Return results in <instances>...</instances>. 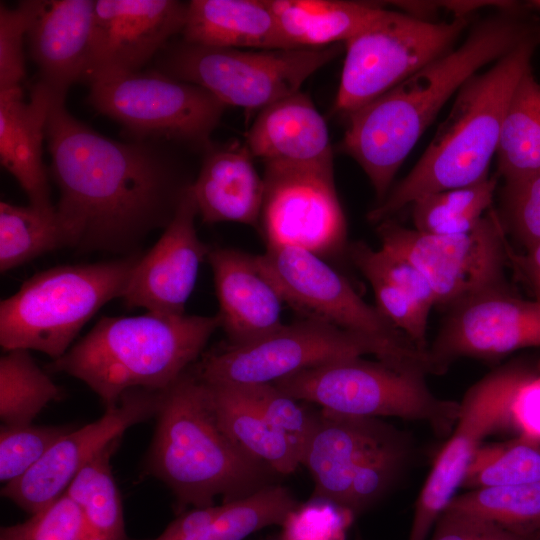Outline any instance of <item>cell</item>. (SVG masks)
Wrapping results in <instances>:
<instances>
[{
	"instance_id": "f546056e",
	"label": "cell",
	"mask_w": 540,
	"mask_h": 540,
	"mask_svg": "<svg viewBox=\"0 0 540 540\" xmlns=\"http://www.w3.org/2000/svg\"><path fill=\"white\" fill-rule=\"evenodd\" d=\"M120 440L116 438L90 460L66 490L82 510L95 540H127L121 497L111 468Z\"/></svg>"
},
{
	"instance_id": "6da1fadb",
	"label": "cell",
	"mask_w": 540,
	"mask_h": 540,
	"mask_svg": "<svg viewBox=\"0 0 540 540\" xmlns=\"http://www.w3.org/2000/svg\"><path fill=\"white\" fill-rule=\"evenodd\" d=\"M54 95L46 137L57 215L70 246L84 252L135 254L173 219L189 182L162 143L121 142L76 119Z\"/></svg>"
},
{
	"instance_id": "9a60e30c",
	"label": "cell",
	"mask_w": 540,
	"mask_h": 540,
	"mask_svg": "<svg viewBox=\"0 0 540 540\" xmlns=\"http://www.w3.org/2000/svg\"><path fill=\"white\" fill-rule=\"evenodd\" d=\"M259 228L266 245L294 246L320 257L346 244L334 170L265 164Z\"/></svg>"
},
{
	"instance_id": "e0dca14e",
	"label": "cell",
	"mask_w": 540,
	"mask_h": 540,
	"mask_svg": "<svg viewBox=\"0 0 540 540\" xmlns=\"http://www.w3.org/2000/svg\"><path fill=\"white\" fill-rule=\"evenodd\" d=\"M161 391H126L101 418L59 439L24 476L4 485L1 495L31 515L49 506L108 444L122 437L128 428L156 416Z\"/></svg>"
},
{
	"instance_id": "3957f363",
	"label": "cell",
	"mask_w": 540,
	"mask_h": 540,
	"mask_svg": "<svg viewBox=\"0 0 540 540\" xmlns=\"http://www.w3.org/2000/svg\"><path fill=\"white\" fill-rule=\"evenodd\" d=\"M146 472L174 494L178 509L228 503L276 484L278 474L224 432L192 366L161 391Z\"/></svg>"
},
{
	"instance_id": "5b68a950",
	"label": "cell",
	"mask_w": 540,
	"mask_h": 540,
	"mask_svg": "<svg viewBox=\"0 0 540 540\" xmlns=\"http://www.w3.org/2000/svg\"><path fill=\"white\" fill-rule=\"evenodd\" d=\"M220 325L218 314L103 317L48 368L84 382L108 408L128 390L168 388Z\"/></svg>"
},
{
	"instance_id": "1f68e13d",
	"label": "cell",
	"mask_w": 540,
	"mask_h": 540,
	"mask_svg": "<svg viewBox=\"0 0 540 540\" xmlns=\"http://www.w3.org/2000/svg\"><path fill=\"white\" fill-rule=\"evenodd\" d=\"M63 390L36 364L26 349L6 351L0 358V418L2 426L31 425Z\"/></svg>"
},
{
	"instance_id": "5bb4252c",
	"label": "cell",
	"mask_w": 540,
	"mask_h": 540,
	"mask_svg": "<svg viewBox=\"0 0 540 540\" xmlns=\"http://www.w3.org/2000/svg\"><path fill=\"white\" fill-rule=\"evenodd\" d=\"M531 373L509 364L486 374L460 402L452 435L439 452L415 503L408 540H426L461 487L466 469L483 439L511 424V404L519 385Z\"/></svg>"
},
{
	"instance_id": "603a6c76",
	"label": "cell",
	"mask_w": 540,
	"mask_h": 540,
	"mask_svg": "<svg viewBox=\"0 0 540 540\" xmlns=\"http://www.w3.org/2000/svg\"><path fill=\"white\" fill-rule=\"evenodd\" d=\"M245 144L264 164L333 169L326 121L301 91L263 108Z\"/></svg>"
},
{
	"instance_id": "7bdbcfd3",
	"label": "cell",
	"mask_w": 540,
	"mask_h": 540,
	"mask_svg": "<svg viewBox=\"0 0 540 540\" xmlns=\"http://www.w3.org/2000/svg\"><path fill=\"white\" fill-rule=\"evenodd\" d=\"M353 515L323 499L299 503L283 523L282 540H343L344 528Z\"/></svg>"
},
{
	"instance_id": "83f0119b",
	"label": "cell",
	"mask_w": 540,
	"mask_h": 540,
	"mask_svg": "<svg viewBox=\"0 0 540 540\" xmlns=\"http://www.w3.org/2000/svg\"><path fill=\"white\" fill-rule=\"evenodd\" d=\"M205 385L220 426L245 453L278 475L291 474L301 465L297 446L245 402L232 385Z\"/></svg>"
},
{
	"instance_id": "f1b7e54d",
	"label": "cell",
	"mask_w": 540,
	"mask_h": 540,
	"mask_svg": "<svg viewBox=\"0 0 540 540\" xmlns=\"http://www.w3.org/2000/svg\"><path fill=\"white\" fill-rule=\"evenodd\" d=\"M495 155L504 181L540 172V83L531 68L508 102Z\"/></svg>"
},
{
	"instance_id": "7dc6e473",
	"label": "cell",
	"mask_w": 540,
	"mask_h": 540,
	"mask_svg": "<svg viewBox=\"0 0 540 540\" xmlns=\"http://www.w3.org/2000/svg\"><path fill=\"white\" fill-rule=\"evenodd\" d=\"M509 261L525 277L535 293L536 300L540 301V242L526 249L524 255L515 254L510 247Z\"/></svg>"
},
{
	"instance_id": "7c38bea8",
	"label": "cell",
	"mask_w": 540,
	"mask_h": 540,
	"mask_svg": "<svg viewBox=\"0 0 540 540\" xmlns=\"http://www.w3.org/2000/svg\"><path fill=\"white\" fill-rule=\"evenodd\" d=\"M469 24V15L432 21L387 10L372 26L344 43L333 110L346 116L386 93L452 50Z\"/></svg>"
},
{
	"instance_id": "30bf717a",
	"label": "cell",
	"mask_w": 540,
	"mask_h": 540,
	"mask_svg": "<svg viewBox=\"0 0 540 540\" xmlns=\"http://www.w3.org/2000/svg\"><path fill=\"white\" fill-rule=\"evenodd\" d=\"M324 47L236 49L168 43L156 58V70L195 84L223 104L244 109L266 106L300 91L302 84L342 51Z\"/></svg>"
},
{
	"instance_id": "484cf974",
	"label": "cell",
	"mask_w": 540,
	"mask_h": 540,
	"mask_svg": "<svg viewBox=\"0 0 540 540\" xmlns=\"http://www.w3.org/2000/svg\"><path fill=\"white\" fill-rule=\"evenodd\" d=\"M182 34L185 42L201 46L293 48L268 0H192Z\"/></svg>"
},
{
	"instance_id": "c3c4849f",
	"label": "cell",
	"mask_w": 540,
	"mask_h": 540,
	"mask_svg": "<svg viewBox=\"0 0 540 540\" xmlns=\"http://www.w3.org/2000/svg\"><path fill=\"white\" fill-rule=\"evenodd\" d=\"M538 534H524L496 525L484 540H536Z\"/></svg>"
},
{
	"instance_id": "bcb514c9",
	"label": "cell",
	"mask_w": 540,
	"mask_h": 540,
	"mask_svg": "<svg viewBox=\"0 0 540 540\" xmlns=\"http://www.w3.org/2000/svg\"><path fill=\"white\" fill-rule=\"evenodd\" d=\"M495 526L482 519L444 510L431 540H484Z\"/></svg>"
},
{
	"instance_id": "ffe728a7",
	"label": "cell",
	"mask_w": 540,
	"mask_h": 540,
	"mask_svg": "<svg viewBox=\"0 0 540 540\" xmlns=\"http://www.w3.org/2000/svg\"><path fill=\"white\" fill-rule=\"evenodd\" d=\"M192 184V183H191ZM197 205L191 185L156 244L141 255L121 296L126 308L183 315L209 247L195 228Z\"/></svg>"
},
{
	"instance_id": "277c9868",
	"label": "cell",
	"mask_w": 540,
	"mask_h": 540,
	"mask_svg": "<svg viewBox=\"0 0 540 540\" xmlns=\"http://www.w3.org/2000/svg\"><path fill=\"white\" fill-rule=\"evenodd\" d=\"M539 46L540 36L524 41L462 85L420 159L368 212L369 222L379 224L421 197L489 177L508 102Z\"/></svg>"
},
{
	"instance_id": "f6af8a7d",
	"label": "cell",
	"mask_w": 540,
	"mask_h": 540,
	"mask_svg": "<svg viewBox=\"0 0 540 540\" xmlns=\"http://www.w3.org/2000/svg\"><path fill=\"white\" fill-rule=\"evenodd\" d=\"M511 425L519 435L540 443V375L531 372L516 390L511 404Z\"/></svg>"
},
{
	"instance_id": "8d00e7d4",
	"label": "cell",
	"mask_w": 540,
	"mask_h": 540,
	"mask_svg": "<svg viewBox=\"0 0 540 540\" xmlns=\"http://www.w3.org/2000/svg\"><path fill=\"white\" fill-rule=\"evenodd\" d=\"M229 385L266 421L284 433L303 455L318 412L309 411L271 383Z\"/></svg>"
},
{
	"instance_id": "ac0fdd59",
	"label": "cell",
	"mask_w": 540,
	"mask_h": 540,
	"mask_svg": "<svg viewBox=\"0 0 540 540\" xmlns=\"http://www.w3.org/2000/svg\"><path fill=\"white\" fill-rule=\"evenodd\" d=\"M534 346H540V301L506 288L452 306L428 352L442 374L460 357L495 359Z\"/></svg>"
},
{
	"instance_id": "60d3db41",
	"label": "cell",
	"mask_w": 540,
	"mask_h": 540,
	"mask_svg": "<svg viewBox=\"0 0 540 540\" xmlns=\"http://www.w3.org/2000/svg\"><path fill=\"white\" fill-rule=\"evenodd\" d=\"M499 217L526 249L540 242V172L504 181Z\"/></svg>"
},
{
	"instance_id": "4316f807",
	"label": "cell",
	"mask_w": 540,
	"mask_h": 540,
	"mask_svg": "<svg viewBox=\"0 0 540 540\" xmlns=\"http://www.w3.org/2000/svg\"><path fill=\"white\" fill-rule=\"evenodd\" d=\"M280 29L293 48L345 43L363 32L387 9L343 0H268Z\"/></svg>"
},
{
	"instance_id": "681fc988",
	"label": "cell",
	"mask_w": 540,
	"mask_h": 540,
	"mask_svg": "<svg viewBox=\"0 0 540 540\" xmlns=\"http://www.w3.org/2000/svg\"><path fill=\"white\" fill-rule=\"evenodd\" d=\"M525 7L529 11H540V0L526 2Z\"/></svg>"
},
{
	"instance_id": "f907efd6",
	"label": "cell",
	"mask_w": 540,
	"mask_h": 540,
	"mask_svg": "<svg viewBox=\"0 0 540 540\" xmlns=\"http://www.w3.org/2000/svg\"><path fill=\"white\" fill-rule=\"evenodd\" d=\"M260 540H282V538H281V535L279 533L277 535H272V536H269V537H266V538L260 539Z\"/></svg>"
},
{
	"instance_id": "e575fe53",
	"label": "cell",
	"mask_w": 540,
	"mask_h": 540,
	"mask_svg": "<svg viewBox=\"0 0 540 540\" xmlns=\"http://www.w3.org/2000/svg\"><path fill=\"white\" fill-rule=\"evenodd\" d=\"M472 516L503 528L540 533V481L471 490L454 496L444 509Z\"/></svg>"
},
{
	"instance_id": "7402d4cb",
	"label": "cell",
	"mask_w": 540,
	"mask_h": 540,
	"mask_svg": "<svg viewBox=\"0 0 540 540\" xmlns=\"http://www.w3.org/2000/svg\"><path fill=\"white\" fill-rule=\"evenodd\" d=\"M94 11L93 0L40 1L27 36L39 82L54 95L85 80Z\"/></svg>"
},
{
	"instance_id": "7a4b0ae2",
	"label": "cell",
	"mask_w": 540,
	"mask_h": 540,
	"mask_svg": "<svg viewBox=\"0 0 540 540\" xmlns=\"http://www.w3.org/2000/svg\"><path fill=\"white\" fill-rule=\"evenodd\" d=\"M540 36V20L524 4L503 2L475 22L464 41L386 93L346 115L339 151L368 176L378 203L445 103L478 70Z\"/></svg>"
},
{
	"instance_id": "74e56055",
	"label": "cell",
	"mask_w": 540,
	"mask_h": 540,
	"mask_svg": "<svg viewBox=\"0 0 540 540\" xmlns=\"http://www.w3.org/2000/svg\"><path fill=\"white\" fill-rule=\"evenodd\" d=\"M349 257L364 273H374L388 280L429 314L436 305L434 291L424 274L410 261L382 247L373 249L358 241L349 245Z\"/></svg>"
},
{
	"instance_id": "d4e9b609",
	"label": "cell",
	"mask_w": 540,
	"mask_h": 540,
	"mask_svg": "<svg viewBox=\"0 0 540 540\" xmlns=\"http://www.w3.org/2000/svg\"><path fill=\"white\" fill-rule=\"evenodd\" d=\"M247 145L207 148L191 190L202 221L236 222L259 228L264 181Z\"/></svg>"
},
{
	"instance_id": "b9f144b4",
	"label": "cell",
	"mask_w": 540,
	"mask_h": 540,
	"mask_svg": "<svg viewBox=\"0 0 540 540\" xmlns=\"http://www.w3.org/2000/svg\"><path fill=\"white\" fill-rule=\"evenodd\" d=\"M39 5L40 0L21 1L12 9L0 5V90L20 86L25 77L23 38Z\"/></svg>"
},
{
	"instance_id": "cb8c5ba5",
	"label": "cell",
	"mask_w": 540,
	"mask_h": 540,
	"mask_svg": "<svg viewBox=\"0 0 540 540\" xmlns=\"http://www.w3.org/2000/svg\"><path fill=\"white\" fill-rule=\"evenodd\" d=\"M53 93L39 81L29 102L21 86L0 90V161L25 191L30 205L52 211L43 141Z\"/></svg>"
},
{
	"instance_id": "ba28073f",
	"label": "cell",
	"mask_w": 540,
	"mask_h": 540,
	"mask_svg": "<svg viewBox=\"0 0 540 540\" xmlns=\"http://www.w3.org/2000/svg\"><path fill=\"white\" fill-rule=\"evenodd\" d=\"M411 453L407 434L379 418L342 416L321 409L301 465L314 482L311 498L329 501L354 516L387 495Z\"/></svg>"
},
{
	"instance_id": "ee69618b",
	"label": "cell",
	"mask_w": 540,
	"mask_h": 540,
	"mask_svg": "<svg viewBox=\"0 0 540 540\" xmlns=\"http://www.w3.org/2000/svg\"><path fill=\"white\" fill-rule=\"evenodd\" d=\"M376 298V307L420 349L427 351L428 313L394 284L374 273H364Z\"/></svg>"
},
{
	"instance_id": "d6986e66",
	"label": "cell",
	"mask_w": 540,
	"mask_h": 540,
	"mask_svg": "<svg viewBox=\"0 0 540 540\" xmlns=\"http://www.w3.org/2000/svg\"><path fill=\"white\" fill-rule=\"evenodd\" d=\"M187 4L175 0H97L85 82L133 73L183 31Z\"/></svg>"
},
{
	"instance_id": "d6a6232c",
	"label": "cell",
	"mask_w": 540,
	"mask_h": 540,
	"mask_svg": "<svg viewBox=\"0 0 540 540\" xmlns=\"http://www.w3.org/2000/svg\"><path fill=\"white\" fill-rule=\"evenodd\" d=\"M298 504L286 487L269 485L250 496L222 503L218 512L186 540H245L266 527L282 526Z\"/></svg>"
},
{
	"instance_id": "9c48e42d",
	"label": "cell",
	"mask_w": 540,
	"mask_h": 540,
	"mask_svg": "<svg viewBox=\"0 0 540 540\" xmlns=\"http://www.w3.org/2000/svg\"><path fill=\"white\" fill-rule=\"evenodd\" d=\"M426 376L360 357L322 364L272 384L290 397L315 403L330 413L425 421L438 435H445L454 429L460 402L435 396Z\"/></svg>"
},
{
	"instance_id": "4fadbf2b",
	"label": "cell",
	"mask_w": 540,
	"mask_h": 540,
	"mask_svg": "<svg viewBox=\"0 0 540 540\" xmlns=\"http://www.w3.org/2000/svg\"><path fill=\"white\" fill-rule=\"evenodd\" d=\"M381 247L414 264L429 281L436 305L452 307L481 293L509 288L505 267L510 246L492 209L471 231L435 235L393 219L377 224Z\"/></svg>"
},
{
	"instance_id": "2e32d148",
	"label": "cell",
	"mask_w": 540,
	"mask_h": 540,
	"mask_svg": "<svg viewBox=\"0 0 540 540\" xmlns=\"http://www.w3.org/2000/svg\"><path fill=\"white\" fill-rule=\"evenodd\" d=\"M257 257L283 301L304 318L392 343L414 344L322 257L286 245H266Z\"/></svg>"
},
{
	"instance_id": "816d5d0a",
	"label": "cell",
	"mask_w": 540,
	"mask_h": 540,
	"mask_svg": "<svg viewBox=\"0 0 540 540\" xmlns=\"http://www.w3.org/2000/svg\"><path fill=\"white\" fill-rule=\"evenodd\" d=\"M354 540H363L359 535Z\"/></svg>"
},
{
	"instance_id": "52a82bcc",
	"label": "cell",
	"mask_w": 540,
	"mask_h": 540,
	"mask_svg": "<svg viewBox=\"0 0 540 540\" xmlns=\"http://www.w3.org/2000/svg\"><path fill=\"white\" fill-rule=\"evenodd\" d=\"M141 254L41 271L0 303L5 351L36 350L63 356L83 326L107 302L121 298Z\"/></svg>"
},
{
	"instance_id": "f35d334b",
	"label": "cell",
	"mask_w": 540,
	"mask_h": 540,
	"mask_svg": "<svg viewBox=\"0 0 540 540\" xmlns=\"http://www.w3.org/2000/svg\"><path fill=\"white\" fill-rule=\"evenodd\" d=\"M0 540H95L82 510L65 492L24 522L2 527Z\"/></svg>"
},
{
	"instance_id": "f5cc1de1",
	"label": "cell",
	"mask_w": 540,
	"mask_h": 540,
	"mask_svg": "<svg viewBox=\"0 0 540 540\" xmlns=\"http://www.w3.org/2000/svg\"><path fill=\"white\" fill-rule=\"evenodd\" d=\"M536 540H540V535H539V536L537 537V539H536Z\"/></svg>"
},
{
	"instance_id": "ab89813d",
	"label": "cell",
	"mask_w": 540,
	"mask_h": 540,
	"mask_svg": "<svg viewBox=\"0 0 540 540\" xmlns=\"http://www.w3.org/2000/svg\"><path fill=\"white\" fill-rule=\"evenodd\" d=\"M70 431L67 426H1L0 481L6 485L24 476Z\"/></svg>"
},
{
	"instance_id": "4dcf8cb0",
	"label": "cell",
	"mask_w": 540,
	"mask_h": 540,
	"mask_svg": "<svg viewBox=\"0 0 540 540\" xmlns=\"http://www.w3.org/2000/svg\"><path fill=\"white\" fill-rule=\"evenodd\" d=\"M70 246L56 212L32 205L0 203V271L12 270L43 254Z\"/></svg>"
},
{
	"instance_id": "8992f818",
	"label": "cell",
	"mask_w": 540,
	"mask_h": 540,
	"mask_svg": "<svg viewBox=\"0 0 540 540\" xmlns=\"http://www.w3.org/2000/svg\"><path fill=\"white\" fill-rule=\"evenodd\" d=\"M373 355L395 368L436 374L430 354L415 344H397L332 324L303 318L246 344L224 343L192 365L210 384L274 383L322 364Z\"/></svg>"
},
{
	"instance_id": "8fae6325",
	"label": "cell",
	"mask_w": 540,
	"mask_h": 540,
	"mask_svg": "<svg viewBox=\"0 0 540 540\" xmlns=\"http://www.w3.org/2000/svg\"><path fill=\"white\" fill-rule=\"evenodd\" d=\"M88 102L118 122L133 141H175L209 148L226 105L200 86L160 71L90 79Z\"/></svg>"
},
{
	"instance_id": "d590c367",
	"label": "cell",
	"mask_w": 540,
	"mask_h": 540,
	"mask_svg": "<svg viewBox=\"0 0 540 540\" xmlns=\"http://www.w3.org/2000/svg\"><path fill=\"white\" fill-rule=\"evenodd\" d=\"M540 481V443L521 435L481 445L468 465L461 486L476 490Z\"/></svg>"
},
{
	"instance_id": "836d02e7",
	"label": "cell",
	"mask_w": 540,
	"mask_h": 540,
	"mask_svg": "<svg viewBox=\"0 0 540 540\" xmlns=\"http://www.w3.org/2000/svg\"><path fill=\"white\" fill-rule=\"evenodd\" d=\"M498 175L475 184L426 195L412 204L414 228L435 235H457L474 229L491 210Z\"/></svg>"
},
{
	"instance_id": "44dd1931",
	"label": "cell",
	"mask_w": 540,
	"mask_h": 540,
	"mask_svg": "<svg viewBox=\"0 0 540 540\" xmlns=\"http://www.w3.org/2000/svg\"><path fill=\"white\" fill-rule=\"evenodd\" d=\"M207 260L219 303L220 327L224 329L228 343L246 344L283 325L284 301L257 255L215 247L209 249Z\"/></svg>"
}]
</instances>
